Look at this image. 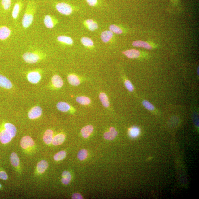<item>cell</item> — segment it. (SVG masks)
I'll return each mask as SVG.
<instances>
[{"label": "cell", "mask_w": 199, "mask_h": 199, "mask_svg": "<svg viewBox=\"0 0 199 199\" xmlns=\"http://www.w3.org/2000/svg\"><path fill=\"white\" fill-rule=\"evenodd\" d=\"M35 9L34 7L29 6L26 10L22 20V24L25 28H29L33 22Z\"/></svg>", "instance_id": "cell-1"}, {"label": "cell", "mask_w": 199, "mask_h": 199, "mask_svg": "<svg viewBox=\"0 0 199 199\" xmlns=\"http://www.w3.org/2000/svg\"><path fill=\"white\" fill-rule=\"evenodd\" d=\"M23 58L26 63L34 64L38 62L41 58L40 54L33 52H27L23 55Z\"/></svg>", "instance_id": "cell-2"}, {"label": "cell", "mask_w": 199, "mask_h": 199, "mask_svg": "<svg viewBox=\"0 0 199 199\" xmlns=\"http://www.w3.org/2000/svg\"><path fill=\"white\" fill-rule=\"evenodd\" d=\"M56 7L58 12L62 14L68 15L72 12V7L68 4L65 3H59L56 5Z\"/></svg>", "instance_id": "cell-3"}, {"label": "cell", "mask_w": 199, "mask_h": 199, "mask_svg": "<svg viewBox=\"0 0 199 199\" xmlns=\"http://www.w3.org/2000/svg\"><path fill=\"white\" fill-rule=\"evenodd\" d=\"M42 110L39 106H36L33 107L28 113V117L30 119L38 118L41 115Z\"/></svg>", "instance_id": "cell-4"}, {"label": "cell", "mask_w": 199, "mask_h": 199, "mask_svg": "<svg viewBox=\"0 0 199 199\" xmlns=\"http://www.w3.org/2000/svg\"><path fill=\"white\" fill-rule=\"evenodd\" d=\"M41 78L40 73L37 71H32L29 73L27 75V78L29 82L33 84H36L39 82Z\"/></svg>", "instance_id": "cell-5"}, {"label": "cell", "mask_w": 199, "mask_h": 199, "mask_svg": "<svg viewBox=\"0 0 199 199\" xmlns=\"http://www.w3.org/2000/svg\"><path fill=\"white\" fill-rule=\"evenodd\" d=\"M34 141L30 136H25L23 137L21 140V146L24 149L31 147L34 146Z\"/></svg>", "instance_id": "cell-6"}, {"label": "cell", "mask_w": 199, "mask_h": 199, "mask_svg": "<svg viewBox=\"0 0 199 199\" xmlns=\"http://www.w3.org/2000/svg\"><path fill=\"white\" fill-rule=\"evenodd\" d=\"M12 138L11 134L6 129H3L0 132V141L2 144L8 143Z\"/></svg>", "instance_id": "cell-7"}, {"label": "cell", "mask_w": 199, "mask_h": 199, "mask_svg": "<svg viewBox=\"0 0 199 199\" xmlns=\"http://www.w3.org/2000/svg\"><path fill=\"white\" fill-rule=\"evenodd\" d=\"M0 87L6 89L12 88L13 84L11 81L6 77L0 74Z\"/></svg>", "instance_id": "cell-8"}, {"label": "cell", "mask_w": 199, "mask_h": 199, "mask_svg": "<svg viewBox=\"0 0 199 199\" xmlns=\"http://www.w3.org/2000/svg\"><path fill=\"white\" fill-rule=\"evenodd\" d=\"M10 29L6 26L0 27V40H3L8 38L11 34Z\"/></svg>", "instance_id": "cell-9"}, {"label": "cell", "mask_w": 199, "mask_h": 199, "mask_svg": "<svg viewBox=\"0 0 199 199\" xmlns=\"http://www.w3.org/2000/svg\"><path fill=\"white\" fill-rule=\"evenodd\" d=\"M118 132L113 127L110 128L109 132H106L104 134V137L106 140H113L117 136Z\"/></svg>", "instance_id": "cell-10"}, {"label": "cell", "mask_w": 199, "mask_h": 199, "mask_svg": "<svg viewBox=\"0 0 199 199\" xmlns=\"http://www.w3.org/2000/svg\"><path fill=\"white\" fill-rule=\"evenodd\" d=\"M44 23L46 28L50 29L53 28L56 24L53 17L49 15H46L44 17Z\"/></svg>", "instance_id": "cell-11"}, {"label": "cell", "mask_w": 199, "mask_h": 199, "mask_svg": "<svg viewBox=\"0 0 199 199\" xmlns=\"http://www.w3.org/2000/svg\"><path fill=\"white\" fill-rule=\"evenodd\" d=\"M52 83L55 88H61L63 84V82L61 77L58 75H54L52 78Z\"/></svg>", "instance_id": "cell-12"}, {"label": "cell", "mask_w": 199, "mask_h": 199, "mask_svg": "<svg viewBox=\"0 0 199 199\" xmlns=\"http://www.w3.org/2000/svg\"><path fill=\"white\" fill-rule=\"evenodd\" d=\"M123 53L127 57L130 59L137 58L139 57L140 54V51L135 49L127 50Z\"/></svg>", "instance_id": "cell-13"}, {"label": "cell", "mask_w": 199, "mask_h": 199, "mask_svg": "<svg viewBox=\"0 0 199 199\" xmlns=\"http://www.w3.org/2000/svg\"><path fill=\"white\" fill-rule=\"evenodd\" d=\"M53 132L51 129H48L44 133L43 141L46 144L49 145L51 143L53 140Z\"/></svg>", "instance_id": "cell-14"}, {"label": "cell", "mask_w": 199, "mask_h": 199, "mask_svg": "<svg viewBox=\"0 0 199 199\" xmlns=\"http://www.w3.org/2000/svg\"><path fill=\"white\" fill-rule=\"evenodd\" d=\"M93 127L91 125H87V126L83 128L81 130V133L82 136L84 138H88L91 134L93 131Z\"/></svg>", "instance_id": "cell-15"}, {"label": "cell", "mask_w": 199, "mask_h": 199, "mask_svg": "<svg viewBox=\"0 0 199 199\" xmlns=\"http://www.w3.org/2000/svg\"><path fill=\"white\" fill-rule=\"evenodd\" d=\"M48 167V162L45 160H42L38 163L37 166V169L38 173L42 174L45 171Z\"/></svg>", "instance_id": "cell-16"}, {"label": "cell", "mask_w": 199, "mask_h": 199, "mask_svg": "<svg viewBox=\"0 0 199 199\" xmlns=\"http://www.w3.org/2000/svg\"><path fill=\"white\" fill-rule=\"evenodd\" d=\"M4 128L8 131L12 138H14L16 136L17 132V129L16 127L12 123H5Z\"/></svg>", "instance_id": "cell-17"}, {"label": "cell", "mask_w": 199, "mask_h": 199, "mask_svg": "<svg viewBox=\"0 0 199 199\" xmlns=\"http://www.w3.org/2000/svg\"><path fill=\"white\" fill-rule=\"evenodd\" d=\"M65 137L64 135L60 134L55 136L53 139L52 144L54 146L59 145L64 141Z\"/></svg>", "instance_id": "cell-18"}, {"label": "cell", "mask_w": 199, "mask_h": 199, "mask_svg": "<svg viewBox=\"0 0 199 199\" xmlns=\"http://www.w3.org/2000/svg\"><path fill=\"white\" fill-rule=\"evenodd\" d=\"M67 80L71 85L73 86H77L80 84V81L78 77L73 74L69 75L67 77Z\"/></svg>", "instance_id": "cell-19"}, {"label": "cell", "mask_w": 199, "mask_h": 199, "mask_svg": "<svg viewBox=\"0 0 199 199\" xmlns=\"http://www.w3.org/2000/svg\"><path fill=\"white\" fill-rule=\"evenodd\" d=\"M132 45L134 47H142L147 49H152V47L147 42L141 41H136L133 42Z\"/></svg>", "instance_id": "cell-20"}, {"label": "cell", "mask_w": 199, "mask_h": 199, "mask_svg": "<svg viewBox=\"0 0 199 199\" xmlns=\"http://www.w3.org/2000/svg\"><path fill=\"white\" fill-rule=\"evenodd\" d=\"M113 35V32L110 31H105L102 33L101 38L102 41L106 43L111 39Z\"/></svg>", "instance_id": "cell-21"}, {"label": "cell", "mask_w": 199, "mask_h": 199, "mask_svg": "<svg viewBox=\"0 0 199 199\" xmlns=\"http://www.w3.org/2000/svg\"><path fill=\"white\" fill-rule=\"evenodd\" d=\"M57 109L63 112H67L70 109V106L64 102H60L57 105Z\"/></svg>", "instance_id": "cell-22"}, {"label": "cell", "mask_w": 199, "mask_h": 199, "mask_svg": "<svg viewBox=\"0 0 199 199\" xmlns=\"http://www.w3.org/2000/svg\"><path fill=\"white\" fill-rule=\"evenodd\" d=\"M63 178L61 179V182L63 184L65 185H68L70 182L72 176L70 173L69 171H63L62 175Z\"/></svg>", "instance_id": "cell-23"}, {"label": "cell", "mask_w": 199, "mask_h": 199, "mask_svg": "<svg viewBox=\"0 0 199 199\" xmlns=\"http://www.w3.org/2000/svg\"><path fill=\"white\" fill-rule=\"evenodd\" d=\"M10 161L11 165L13 167H18L20 163V160L17 156V154L15 152H13L11 154L10 156Z\"/></svg>", "instance_id": "cell-24"}, {"label": "cell", "mask_w": 199, "mask_h": 199, "mask_svg": "<svg viewBox=\"0 0 199 199\" xmlns=\"http://www.w3.org/2000/svg\"><path fill=\"white\" fill-rule=\"evenodd\" d=\"M59 41L68 45H71L73 43V40L72 38L65 36H60L57 37Z\"/></svg>", "instance_id": "cell-25"}, {"label": "cell", "mask_w": 199, "mask_h": 199, "mask_svg": "<svg viewBox=\"0 0 199 199\" xmlns=\"http://www.w3.org/2000/svg\"><path fill=\"white\" fill-rule=\"evenodd\" d=\"M99 98L104 107L107 108L109 107L110 104L108 97L104 93H100L99 95Z\"/></svg>", "instance_id": "cell-26"}, {"label": "cell", "mask_w": 199, "mask_h": 199, "mask_svg": "<svg viewBox=\"0 0 199 199\" xmlns=\"http://www.w3.org/2000/svg\"><path fill=\"white\" fill-rule=\"evenodd\" d=\"M76 100L78 103L83 105H88L91 103L90 98L85 96L78 97Z\"/></svg>", "instance_id": "cell-27"}, {"label": "cell", "mask_w": 199, "mask_h": 199, "mask_svg": "<svg viewBox=\"0 0 199 199\" xmlns=\"http://www.w3.org/2000/svg\"><path fill=\"white\" fill-rule=\"evenodd\" d=\"M128 133L129 136L132 138H135L140 134V130L138 127H132L129 129Z\"/></svg>", "instance_id": "cell-28"}, {"label": "cell", "mask_w": 199, "mask_h": 199, "mask_svg": "<svg viewBox=\"0 0 199 199\" xmlns=\"http://www.w3.org/2000/svg\"><path fill=\"white\" fill-rule=\"evenodd\" d=\"M86 24L89 30L94 31L97 29L98 25L96 23L92 20H88L86 21Z\"/></svg>", "instance_id": "cell-29"}, {"label": "cell", "mask_w": 199, "mask_h": 199, "mask_svg": "<svg viewBox=\"0 0 199 199\" xmlns=\"http://www.w3.org/2000/svg\"><path fill=\"white\" fill-rule=\"evenodd\" d=\"M20 10V6L19 3H17L15 5L12 11V16L13 18L16 19L18 17Z\"/></svg>", "instance_id": "cell-30"}, {"label": "cell", "mask_w": 199, "mask_h": 199, "mask_svg": "<svg viewBox=\"0 0 199 199\" xmlns=\"http://www.w3.org/2000/svg\"><path fill=\"white\" fill-rule=\"evenodd\" d=\"M82 44L87 47H91L93 45V42L90 38L87 37H84L81 39Z\"/></svg>", "instance_id": "cell-31"}, {"label": "cell", "mask_w": 199, "mask_h": 199, "mask_svg": "<svg viewBox=\"0 0 199 199\" xmlns=\"http://www.w3.org/2000/svg\"><path fill=\"white\" fill-rule=\"evenodd\" d=\"M66 156V152L65 151H61L58 152L54 156V159L56 161H60L65 158Z\"/></svg>", "instance_id": "cell-32"}, {"label": "cell", "mask_w": 199, "mask_h": 199, "mask_svg": "<svg viewBox=\"0 0 199 199\" xmlns=\"http://www.w3.org/2000/svg\"><path fill=\"white\" fill-rule=\"evenodd\" d=\"M88 155L87 150L86 149H82L79 152L78 158V159L80 160H84L86 159Z\"/></svg>", "instance_id": "cell-33"}, {"label": "cell", "mask_w": 199, "mask_h": 199, "mask_svg": "<svg viewBox=\"0 0 199 199\" xmlns=\"http://www.w3.org/2000/svg\"><path fill=\"white\" fill-rule=\"evenodd\" d=\"M109 29L112 32L116 34H121L122 33L123 31L119 27L115 25H112L109 27Z\"/></svg>", "instance_id": "cell-34"}, {"label": "cell", "mask_w": 199, "mask_h": 199, "mask_svg": "<svg viewBox=\"0 0 199 199\" xmlns=\"http://www.w3.org/2000/svg\"><path fill=\"white\" fill-rule=\"evenodd\" d=\"M142 104L144 107L149 110L153 111L155 109L154 106L147 100H144L142 102Z\"/></svg>", "instance_id": "cell-35"}, {"label": "cell", "mask_w": 199, "mask_h": 199, "mask_svg": "<svg viewBox=\"0 0 199 199\" xmlns=\"http://www.w3.org/2000/svg\"><path fill=\"white\" fill-rule=\"evenodd\" d=\"M1 3L4 9L7 10L11 7V0H2Z\"/></svg>", "instance_id": "cell-36"}, {"label": "cell", "mask_w": 199, "mask_h": 199, "mask_svg": "<svg viewBox=\"0 0 199 199\" xmlns=\"http://www.w3.org/2000/svg\"><path fill=\"white\" fill-rule=\"evenodd\" d=\"M125 85L129 92H132L134 90V87L132 83L128 80H126L125 82Z\"/></svg>", "instance_id": "cell-37"}, {"label": "cell", "mask_w": 199, "mask_h": 199, "mask_svg": "<svg viewBox=\"0 0 199 199\" xmlns=\"http://www.w3.org/2000/svg\"><path fill=\"white\" fill-rule=\"evenodd\" d=\"M8 178V176L7 173L4 171H0V179L6 180Z\"/></svg>", "instance_id": "cell-38"}, {"label": "cell", "mask_w": 199, "mask_h": 199, "mask_svg": "<svg viewBox=\"0 0 199 199\" xmlns=\"http://www.w3.org/2000/svg\"><path fill=\"white\" fill-rule=\"evenodd\" d=\"M88 4L91 6H94L97 3V0H86Z\"/></svg>", "instance_id": "cell-39"}, {"label": "cell", "mask_w": 199, "mask_h": 199, "mask_svg": "<svg viewBox=\"0 0 199 199\" xmlns=\"http://www.w3.org/2000/svg\"><path fill=\"white\" fill-rule=\"evenodd\" d=\"M72 198L73 199H83V197L82 195L79 194V193H76L73 194Z\"/></svg>", "instance_id": "cell-40"}, {"label": "cell", "mask_w": 199, "mask_h": 199, "mask_svg": "<svg viewBox=\"0 0 199 199\" xmlns=\"http://www.w3.org/2000/svg\"><path fill=\"white\" fill-rule=\"evenodd\" d=\"M197 73L198 75H199V67H198V68L197 69Z\"/></svg>", "instance_id": "cell-41"}, {"label": "cell", "mask_w": 199, "mask_h": 199, "mask_svg": "<svg viewBox=\"0 0 199 199\" xmlns=\"http://www.w3.org/2000/svg\"><path fill=\"white\" fill-rule=\"evenodd\" d=\"M1 184H0V188H1Z\"/></svg>", "instance_id": "cell-42"}]
</instances>
